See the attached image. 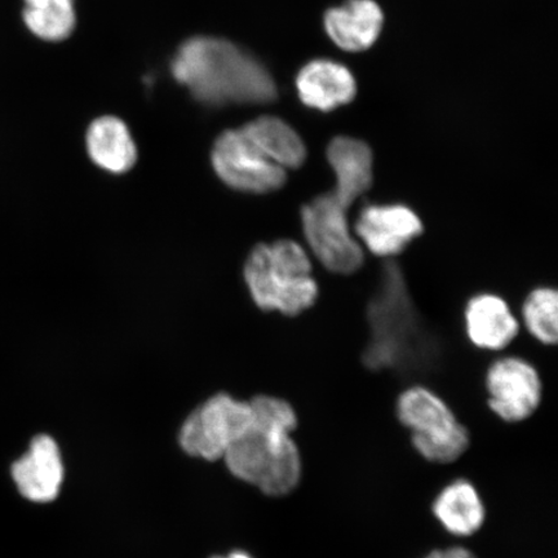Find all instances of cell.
<instances>
[{
    "instance_id": "6da1fadb",
    "label": "cell",
    "mask_w": 558,
    "mask_h": 558,
    "mask_svg": "<svg viewBox=\"0 0 558 558\" xmlns=\"http://www.w3.org/2000/svg\"><path fill=\"white\" fill-rule=\"evenodd\" d=\"M250 404L253 421L222 459L236 478L268 497H284L303 476L302 456L292 438L296 411L288 401L271 396H257Z\"/></svg>"
},
{
    "instance_id": "7a4b0ae2",
    "label": "cell",
    "mask_w": 558,
    "mask_h": 558,
    "mask_svg": "<svg viewBox=\"0 0 558 558\" xmlns=\"http://www.w3.org/2000/svg\"><path fill=\"white\" fill-rule=\"evenodd\" d=\"M171 73L195 100L208 107L268 104L278 95L269 70L227 39H187L174 54Z\"/></svg>"
},
{
    "instance_id": "3957f363",
    "label": "cell",
    "mask_w": 558,
    "mask_h": 558,
    "mask_svg": "<svg viewBox=\"0 0 558 558\" xmlns=\"http://www.w3.org/2000/svg\"><path fill=\"white\" fill-rule=\"evenodd\" d=\"M367 323L369 340L362 361L369 369L415 368L434 362L435 341L418 317L399 265L384 268L367 306Z\"/></svg>"
},
{
    "instance_id": "277c9868",
    "label": "cell",
    "mask_w": 558,
    "mask_h": 558,
    "mask_svg": "<svg viewBox=\"0 0 558 558\" xmlns=\"http://www.w3.org/2000/svg\"><path fill=\"white\" fill-rule=\"evenodd\" d=\"M250 294L260 310L296 317L319 296L308 251L292 240L259 243L244 264Z\"/></svg>"
},
{
    "instance_id": "5b68a950",
    "label": "cell",
    "mask_w": 558,
    "mask_h": 558,
    "mask_svg": "<svg viewBox=\"0 0 558 558\" xmlns=\"http://www.w3.org/2000/svg\"><path fill=\"white\" fill-rule=\"evenodd\" d=\"M348 211L331 191L317 195L300 211L312 254L326 270L339 276L354 275L365 263V250L355 239Z\"/></svg>"
},
{
    "instance_id": "8992f818",
    "label": "cell",
    "mask_w": 558,
    "mask_h": 558,
    "mask_svg": "<svg viewBox=\"0 0 558 558\" xmlns=\"http://www.w3.org/2000/svg\"><path fill=\"white\" fill-rule=\"evenodd\" d=\"M253 421L250 402L236 401L220 393L187 416L179 441L186 453L214 462L226 457Z\"/></svg>"
},
{
    "instance_id": "52a82bcc",
    "label": "cell",
    "mask_w": 558,
    "mask_h": 558,
    "mask_svg": "<svg viewBox=\"0 0 558 558\" xmlns=\"http://www.w3.org/2000/svg\"><path fill=\"white\" fill-rule=\"evenodd\" d=\"M213 167L226 185L251 194L274 193L288 181V171L271 162L240 130H228L216 138Z\"/></svg>"
},
{
    "instance_id": "ba28073f",
    "label": "cell",
    "mask_w": 558,
    "mask_h": 558,
    "mask_svg": "<svg viewBox=\"0 0 558 558\" xmlns=\"http://www.w3.org/2000/svg\"><path fill=\"white\" fill-rule=\"evenodd\" d=\"M488 408L500 421L518 424L538 411L543 381L538 369L514 355L495 360L485 378Z\"/></svg>"
},
{
    "instance_id": "9c48e42d",
    "label": "cell",
    "mask_w": 558,
    "mask_h": 558,
    "mask_svg": "<svg viewBox=\"0 0 558 558\" xmlns=\"http://www.w3.org/2000/svg\"><path fill=\"white\" fill-rule=\"evenodd\" d=\"M353 233L362 248L381 259H393L424 232V225L404 204H368L360 209Z\"/></svg>"
},
{
    "instance_id": "30bf717a",
    "label": "cell",
    "mask_w": 558,
    "mask_h": 558,
    "mask_svg": "<svg viewBox=\"0 0 558 558\" xmlns=\"http://www.w3.org/2000/svg\"><path fill=\"white\" fill-rule=\"evenodd\" d=\"M12 476L23 497L34 504H50L58 498L64 481V463L54 439L40 435L31 449L12 465Z\"/></svg>"
},
{
    "instance_id": "8fae6325",
    "label": "cell",
    "mask_w": 558,
    "mask_h": 558,
    "mask_svg": "<svg viewBox=\"0 0 558 558\" xmlns=\"http://www.w3.org/2000/svg\"><path fill=\"white\" fill-rule=\"evenodd\" d=\"M466 338L481 351H504L520 332L519 319L504 298L483 292L472 296L464 308Z\"/></svg>"
},
{
    "instance_id": "7c38bea8",
    "label": "cell",
    "mask_w": 558,
    "mask_h": 558,
    "mask_svg": "<svg viewBox=\"0 0 558 558\" xmlns=\"http://www.w3.org/2000/svg\"><path fill=\"white\" fill-rule=\"evenodd\" d=\"M326 158L335 177L331 192L351 208L373 187V150L360 138L337 136L327 145Z\"/></svg>"
},
{
    "instance_id": "4fadbf2b",
    "label": "cell",
    "mask_w": 558,
    "mask_h": 558,
    "mask_svg": "<svg viewBox=\"0 0 558 558\" xmlns=\"http://www.w3.org/2000/svg\"><path fill=\"white\" fill-rule=\"evenodd\" d=\"M299 99L314 110L329 113L357 95V82L347 66L327 59L312 60L296 76Z\"/></svg>"
},
{
    "instance_id": "5bb4252c",
    "label": "cell",
    "mask_w": 558,
    "mask_h": 558,
    "mask_svg": "<svg viewBox=\"0 0 558 558\" xmlns=\"http://www.w3.org/2000/svg\"><path fill=\"white\" fill-rule=\"evenodd\" d=\"M324 26L340 50L364 52L379 39L384 13L375 0H347L325 13Z\"/></svg>"
},
{
    "instance_id": "9a60e30c",
    "label": "cell",
    "mask_w": 558,
    "mask_h": 558,
    "mask_svg": "<svg viewBox=\"0 0 558 558\" xmlns=\"http://www.w3.org/2000/svg\"><path fill=\"white\" fill-rule=\"evenodd\" d=\"M396 413L411 439L445 437L464 427L442 397L423 386L404 389L397 399Z\"/></svg>"
},
{
    "instance_id": "2e32d148",
    "label": "cell",
    "mask_w": 558,
    "mask_h": 558,
    "mask_svg": "<svg viewBox=\"0 0 558 558\" xmlns=\"http://www.w3.org/2000/svg\"><path fill=\"white\" fill-rule=\"evenodd\" d=\"M432 512L445 532L457 538H470L485 525L486 506L471 481L459 478L442 487Z\"/></svg>"
},
{
    "instance_id": "e0dca14e",
    "label": "cell",
    "mask_w": 558,
    "mask_h": 558,
    "mask_svg": "<svg viewBox=\"0 0 558 558\" xmlns=\"http://www.w3.org/2000/svg\"><path fill=\"white\" fill-rule=\"evenodd\" d=\"M87 151L95 165L110 173L121 174L135 166L137 149L131 132L120 118L104 116L89 124Z\"/></svg>"
},
{
    "instance_id": "ac0fdd59",
    "label": "cell",
    "mask_w": 558,
    "mask_h": 558,
    "mask_svg": "<svg viewBox=\"0 0 558 558\" xmlns=\"http://www.w3.org/2000/svg\"><path fill=\"white\" fill-rule=\"evenodd\" d=\"M242 131L265 157L286 171L300 169L308 156L303 138L277 117L256 118L244 124Z\"/></svg>"
},
{
    "instance_id": "d6986e66",
    "label": "cell",
    "mask_w": 558,
    "mask_h": 558,
    "mask_svg": "<svg viewBox=\"0 0 558 558\" xmlns=\"http://www.w3.org/2000/svg\"><path fill=\"white\" fill-rule=\"evenodd\" d=\"M23 20L34 37L62 41L75 29L74 0H23Z\"/></svg>"
},
{
    "instance_id": "ffe728a7",
    "label": "cell",
    "mask_w": 558,
    "mask_h": 558,
    "mask_svg": "<svg viewBox=\"0 0 558 558\" xmlns=\"http://www.w3.org/2000/svg\"><path fill=\"white\" fill-rule=\"evenodd\" d=\"M522 320L530 335L544 345L558 340V294L549 286H539L529 292L522 305Z\"/></svg>"
},
{
    "instance_id": "44dd1931",
    "label": "cell",
    "mask_w": 558,
    "mask_h": 558,
    "mask_svg": "<svg viewBox=\"0 0 558 558\" xmlns=\"http://www.w3.org/2000/svg\"><path fill=\"white\" fill-rule=\"evenodd\" d=\"M441 558H477L471 549L462 546H453L441 550Z\"/></svg>"
},
{
    "instance_id": "7402d4cb",
    "label": "cell",
    "mask_w": 558,
    "mask_h": 558,
    "mask_svg": "<svg viewBox=\"0 0 558 558\" xmlns=\"http://www.w3.org/2000/svg\"><path fill=\"white\" fill-rule=\"evenodd\" d=\"M214 558H253L246 553H241V550H236V553L230 554L228 556L221 557H214Z\"/></svg>"
},
{
    "instance_id": "603a6c76",
    "label": "cell",
    "mask_w": 558,
    "mask_h": 558,
    "mask_svg": "<svg viewBox=\"0 0 558 558\" xmlns=\"http://www.w3.org/2000/svg\"><path fill=\"white\" fill-rule=\"evenodd\" d=\"M423 558H441V550H432L430 554Z\"/></svg>"
}]
</instances>
